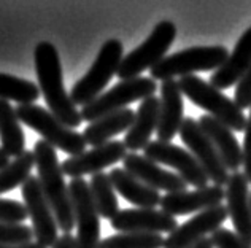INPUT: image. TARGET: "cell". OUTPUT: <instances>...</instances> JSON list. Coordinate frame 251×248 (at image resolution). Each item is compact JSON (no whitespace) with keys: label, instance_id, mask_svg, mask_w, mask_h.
<instances>
[{"label":"cell","instance_id":"cell-1","mask_svg":"<svg viewBox=\"0 0 251 248\" xmlns=\"http://www.w3.org/2000/svg\"><path fill=\"white\" fill-rule=\"evenodd\" d=\"M38 88L45 97L50 112L70 129H76L83 123L80 110L70 99L64 88L61 57L51 42H40L34 51Z\"/></svg>","mask_w":251,"mask_h":248},{"label":"cell","instance_id":"cell-2","mask_svg":"<svg viewBox=\"0 0 251 248\" xmlns=\"http://www.w3.org/2000/svg\"><path fill=\"white\" fill-rule=\"evenodd\" d=\"M34 154L42 191L54 213L57 227L64 234H70L75 227V213L69 186L64 180L61 162L56 154V148H52L45 140H38L35 142Z\"/></svg>","mask_w":251,"mask_h":248},{"label":"cell","instance_id":"cell-3","mask_svg":"<svg viewBox=\"0 0 251 248\" xmlns=\"http://www.w3.org/2000/svg\"><path fill=\"white\" fill-rule=\"evenodd\" d=\"M178 86L181 94L186 96L196 107L203 108L210 116L223 123L230 130H245L247 118L243 110L237 107L234 100L227 99L220 89L211 86L210 81L196 75H188L178 80Z\"/></svg>","mask_w":251,"mask_h":248},{"label":"cell","instance_id":"cell-4","mask_svg":"<svg viewBox=\"0 0 251 248\" xmlns=\"http://www.w3.org/2000/svg\"><path fill=\"white\" fill-rule=\"evenodd\" d=\"M16 116L25 126L40 134L42 140L50 143L52 148L62 149L64 153L70 154V158L86 151L88 143H86L83 134L62 124L50 110L34 105V103H27V105L16 107Z\"/></svg>","mask_w":251,"mask_h":248},{"label":"cell","instance_id":"cell-5","mask_svg":"<svg viewBox=\"0 0 251 248\" xmlns=\"http://www.w3.org/2000/svg\"><path fill=\"white\" fill-rule=\"evenodd\" d=\"M124 57V47L120 40L111 38L107 40L102 48L99 50L96 61L92 62L81 80H78L70 91V99L75 105H88L94 99L102 94V91L108 84V81L118 74V69Z\"/></svg>","mask_w":251,"mask_h":248},{"label":"cell","instance_id":"cell-6","mask_svg":"<svg viewBox=\"0 0 251 248\" xmlns=\"http://www.w3.org/2000/svg\"><path fill=\"white\" fill-rule=\"evenodd\" d=\"M229 57V51L221 45L213 47H193L175 54L166 56L164 59L150 69L151 78L161 81L174 80L175 76L194 75V72L218 70Z\"/></svg>","mask_w":251,"mask_h":248},{"label":"cell","instance_id":"cell-7","mask_svg":"<svg viewBox=\"0 0 251 248\" xmlns=\"http://www.w3.org/2000/svg\"><path fill=\"white\" fill-rule=\"evenodd\" d=\"M157 91V83L151 76H137L130 80H124L115 84L107 93H102L88 105L81 107L80 113L83 121L94 123L110 113L120 112L127 108L132 102L143 100L147 97L154 96Z\"/></svg>","mask_w":251,"mask_h":248},{"label":"cell","instance_id":"cell-8","mask_svg":"<svg viewBox=\"0 0 251 248\" xmlns=\"http://www.w3.org/2000/svg\"><path fill=\"white\" fill-rule=\"evenodd\" d=\"M176 27L172 21H161L153 29L150 37L140 47L123 57V62L118 69V78L121 81L140 76L142 72L153 69L166 57L169 48L175 42Z\"/></svg>","mask_w":251,"mask_h":248},{"label":"cell","instance_id":"cell-9","mask_svg":"<svg viewBox=\"0 0 251 248\" xmlns=\"http://www.w3.org/2000/svg\"><path fill=\"white\" fill-rule=\"evenodd\" d=\"M178 134L181 137V142L188 147L189 153L193 154L197 159V162L202 166L208 180L213 181L215 186L223 188L224 185H227L229 171L215 149L213 143H211L208 140V137L203 134V130L201 129L197 120L184 118Z\"/></svg>","mask_w":251,"mask_h":248},{"label":"cell","instance_id":"cell-10","mask_svg":"<svg viewBox=\"0 0 251 248\" xmlns=\"http://www.w3.org/2000/svg\"><path fill=\"white\" fill-rule=\"evenodd\" d=\"M143 156L150 161L156 162V164L175 169L176 175H180L191 186H196L197 189L208 186L210 180L207 174L203 172L202 166L197 162L193 154L181 147L174 145L170 142L151 140L148 147L143 149Z\"/></svg>","mask_w":251,"mask_h":248},{"label":"cell","instance_id":"cell-11","mask_svg":"<svg viewBox=\"0 0 251 248\" xmlns=\"http://www.w3.org/2000/svg\"><path fill=\"white\" fill-rule=\"evenodd\" d=\"M75 223L78 226L75 248H99L100 245V217L96 210L89 191V183L83 178H74L69 185Z\"/></svg>","mask_w":251,"mask_h":248},{"label":"cell","instance_id":"cell-12","mask_svg":"<svg viewBox=\"0 0 251 248\" xmlns=\"http://www.w3.org/2000/svg\"><path fill=\"white\" fill-rule=\"evenodd\" d=\"M24 205L27 208L29 218L32 220V231L37 244L45 248L54 247L59 240L57 223L51 207L42 191V185L38 177H30L23 185Z\"/></svg>","mask_w":251,"mask_h":248},{"label":"cell","instance_id":"cell-13","mask_svg":"<svg viewBox=\"0 0 251 248\" xmlns=\"http://www.w3.org/2000/svg\"><path fill=\"white\" fill-rule=\"evenodd\" d=\"M126 156H127V148H126L124 142L111 140L89 149V151L67 158L61 167L64 175H69L72 178H83V175L99 174L103 169L124 161Z\"/></svg>","mask_w":251,"mask_h":248},{"label":"cell","instance_id":"cell-14","mask_svg":"<svg viewBox=\"0 0 251 248\" xmlns=\"http://www.w3.org/2000/svg\"><path fill=\"white\" fill-rule=\"evenodd\" d=\"M111 227L120 234L143 232V234H172L178 223L174 217L156 208H124L110 221Z\"/></svg>","mask_w":251,"mask_h":248},{"label":"cell","instance_id":"cell-15","mask_svg":"<svg viewBox=\"0 0 251 248\" xmlns=\"http://www.w3.org/2000/svg\"><path fill=\"white\" fill-rule=\"evenodd\" d=\"M229 213L226 205H218L208 210L197 213L196 217L188 220L186 223L178 226L176 229L169 234L164 242V248H189L199 240H202L207 234H213L221 227V224L227 220Z\"/></svg>","mask_w":251,"mask_h":248},{"label":"cell","instance_id":"cell-16","mask_svg":"<svg viewBox=\"0 0 251 248\" xmlns=\"http://www.w3.org/2000/svg\"><path fill=\"white\" fill-rule=\"evenodd\" d=\"M124 171L134 175L147 186L156 189V191H167L169 193H180L188 191V183L180 175L170 172L167 169H162L159 164L150 161L145 156L137 153H129L123 161Z\"/></svg>","mask_w":251,"mask_h":248},{"label":"cell","instance_id":"cell-17","mask_svg":"<svg viewBox=\"0 0 251 248\" xmlns=\"http://www.w3.org/2000/svg\"><path fill=\"white\" fill-rule=\"evenodd\" d=\"M226 193L221 186L208 185L205 188L196 189V191H180L164 194L161 199L162 212L170 217H180L194 212H203L208 208L221 205Z\"/></svg>","mask_w":251,"mask_h":248},{"label":"cell","instance_id":"cell-18","mask_svg":"<svg viewBox=\"0 0 251 248\" xmlns=\"http://www.w3.org/2000/svg\"><path fill=\"white\" fill-rule=\"evenodd\" d=\"M245 174L234 172L226 185V208L235 227V234L251 245V202Z\"/></svg>","mask_w":251,"mask_h":248},{"label":"cell","instance_id":"cell-19","mask_svg":"<svg viewBox=\"0 0 251 248\" xmlns=\"http://www.w3.org/2000/svg\"><path fill=\"white\" fill-rule=\"evenodd\" d=\"M176 80H167L161 84V105L157 121V140L170 142L180 132L183 118V97Z\"/></svg>","mask_w":251,"mask_h":248},{"label":"cell","instance_id":"cell-20","mask_svg":"<svg viewBox=\"0 0 251 248\" xmlns=\"http://www.w3.org/2000/svg\"><path fill=\"white\" fill-rule=\"evenodd\" d=\"M197 123L208 140L213 143L227 171H232V174L239 172V169L243 166V153L232 130L210 115H202Z\"/></svg>","mask_w":251,"mask_h":248},{"label":"cell","instance_id":"cell-21","mask_svg":"<svg viewBox=\"0 0 251 248\" xmlns=\"http://www.w3.org/2000/svg\"><path fill=\"white\" fill-rule=\"evenodd\" d=\"M251 67V27H248L235 43L232 53L218 70L213 72L210 84L216 89H227L247 75Z\"/></svg>","mask_w":251,"mask_h":248},{"label":"cell","instance_id":"cell-22","mask_svg":"<svg viewBox=\"0 0 251 248\" xmlns=\"http://www.w3.org/2000/svg\"><path fill=\"white\" fill-rule=\"evenodd\" d=\"M159 105L161 100L156 96L142 100L135 113V120L124 137V145L132 153L145 149L151 142V135L157 129V121H159Z\"/></svg>","mask_w":251,"mask_h":248},{"label":"cell","instance_id":"cell-23","mask_svg":"<svg viewBox=\"0 0 251 248\" xmlns=\"http://www.w3.org/2000/svg\"><path fill=\"white\" fill-rule=\"evenodd\" d=\"M108 177L115 191L121 194L126 200H129L130 204H134L137 208H154L161 205L162 196L159 191L142 183L140 180L124 169H111Z\"/></svg>","mask_w":251,"mask_h":248},{"label":"cell","instance_id":"cell-24","mask_svg":"<svg viewBox=\"0 0 251 248\" xmlns=\"http://www.w3.org/2000/svg\"><path fill=\"white\" fill-rule=\"evenodd\" d=\"M134 120L135 112H132L130 108L120 110V112L110 113L94 123H89V126L84 129L83 137L88 145L94 148L100 147L103 143L111 142V137L121 134L124 130L127 132Z\"/></svg>","mask_w":251,"mask_h":248},{"label":"cell","instance_id":"cell-25","mask_svg":"<svg viewBox=\"0 0 251 248\" xmlns=\"http://www.w3.org/2000/svg\"><path fill=\"white\" fill-rule=\"evenodd\" d=\"M0 142H2L0 148L8 156L18 158L25 151V139L21 121L16 116V108L2 99H0Z\"/></svg>","mask_w":251,"mask_h":248},{"label":"cell","instance_id":"cell-26","mask_svg":"<svg viewBox=\"0 0 251 248\" xmlns=\"http://www.w3.org/2000/svg\"><path fill=\"white\" fill-rule=\"evenodd\" d=\"M89 191L99 217L110 221L113 220L120 212V204H118L116 191L111 185L108 175L103 172L91 175Z\"/></svg>","mask_w":251,"mask_h":248},{"label":"cell","instance_id":"cell-27","mask_svg":"<svg viewBox=\"0 0 251 248\" xmlns=\"http://www.w3.org/2000/svg\"><path fill=\"white\" fill-rule=\"evenodd\" d=\"M40 97V88L30 80H23L0 72V99L13 100L19 105H27Z\"/></svg>","mask_w":251,"mask_h":248},{"label":"cell","instance_id":"cell-28","mask_svg":"<svg viewBox=\"0 0 251 248\" xmlns=\"http://www.w3.org/2000/svg\"><path fill=\"white\" fill-rule=\"evenodd\" d=\"M35 166L34 151H24L15 158L8 166L0 171V194H5L18 186H23L30 177L32 169Z\"/></svg>","mask_w":251,"mask_h":248},{"label":"cell","instance_id":"cell-29","mask_svg":"<svg viewBox=\"0 0 251 248\" xmlns=\"http://www.w3.org/2000/svg\"><path fill=\"white\" fill-rule=\"evenodd\" d=\"M164 242L166 239L161 234L127 232L100 240L99 248H164Z\"/></svg>","mask_w":251,"mask_h":248},{"label":"cell","instance_id":"cell-30","mask_svg":"<svg viewBox=\"0 0 251 248\" xmlns=\"http://www.w3.org/2000/svg\"><path fill=\"white\" fill-rule=\"evenodd\" d=\"M34 239L32 227L25 224L0 223V245H24Z\"/></svg>","mask_w":251,"mask_h":248},{"label":"cell","instance_id":"cell-31","mask_svg":"<svg viewBox=\"0 0 251 248\" xmlns=\"http://www.w3.org/2000/svg\"><path fill=\"white\" fill-rule=\"evenodd\" d=\"M29 218L27 208L18 200L0 198V223L23 224L24 220Z\"/></svg>","mask_w":251,"mask_h":248},{"label":"cell","instance_id":"cell-32","mask_svg":"<svg viewBox=\"0 0 251 248\" xmlns=\"http://www.w3.org/2000/svg\"><path fill=\"white\" fill-rule=\"evenodd\" d=\"M210 239L215 248H251L250 244H247L242 237H239L227 227H220L211 234Z\"/></svg>","mask_w":251,"mask_h":248},{"label":"cell","instance_id":"cell-33","mask_svg":"<svg viewBox=\"0 0 251 248\" xmlns=\"http://www.w3.org/2000/svg\"><path fill=\"white\" fill-rule=\"evenodd\" d=\"M234 102L240 110L251 108V67L247 72V75L239 81V84H237Z\"/></svg>","mask_w":251,"mask_h":248},{"label":"cell","instance_id":"cell-34","mask_svg":"<svg viewBox=\"0 0 251 248\" xmlns=\"http://www.w3.org/2000/svg\"><path fill=\"white\" fill-rule=\"evenodd\" d=\"M243 169H245V177L248 183H251V112L247 118V127H245V140H243Z\"/></svg>","mask_w":251,"mask_h":248},{"label":"cell","instance_id":"cell-35","mask_svg":"<svg viewBox=\"0 0 251 248\" xmlns=\"http://www.w3.org/2000/svg\"><path fill=\"white\" fill-rule=\"evenodd\" d=\"M75 247H76V239L70 232V234H62L52 248H75Z\"/></svg>","mask_w":251,"mask_h":248},{"label":"cell","instance_id":"cell-36","mask_svg":"<svg viewBox=\"0 0 251 248\" xmlns=\"http://www.w3.org/2000/svg\"><path fill=\"white\" fill-rule=\"evenodd\" d=\"M0 248H45L37 242H30V244H24V245H0Z\"/></svg>","mask_w":251,"mask_h":248},{"label":"cell","instance_id":"cell-37","mask_svg":"<svg viewBox=\"0 0 251 248\" xmlns=\"http://www.w3.org/2000/svg\"><path fill=\"white\" fill-rule=\"evenodd\" d=\"M189 248H213V244H211V239L203 237L202 240H199V242L194 244L193 247H189Z\"/></svg>","mask_w":251,"mask_h":248},{"label":"cell","instance_id":"cell-38","mask_svg":"<svg viewBox=\"0 0 251 248\" xmlns=\"http://www.w3.org/2000/svg\"><path fill=\"white\" fill-rule=\"evenodd\" d=\"M8 164H10V156L6 154L2 148H0V171H2V169H5Z\"/></svg>","mask_w":251,"mask_h":248},{"label":"cell","instance_id":"cell-39","mask_svg":"<svg viewBox=\"0 0 251 248\" xmlns=\"http://www.w3.org/2000/svg\"><path fill=\"white\" fill-rule=\"evenodd\" d=\"M250 202H251V193H250Z\"/></svg>","mask_w":251,"mask_h":248}]
</instances>
